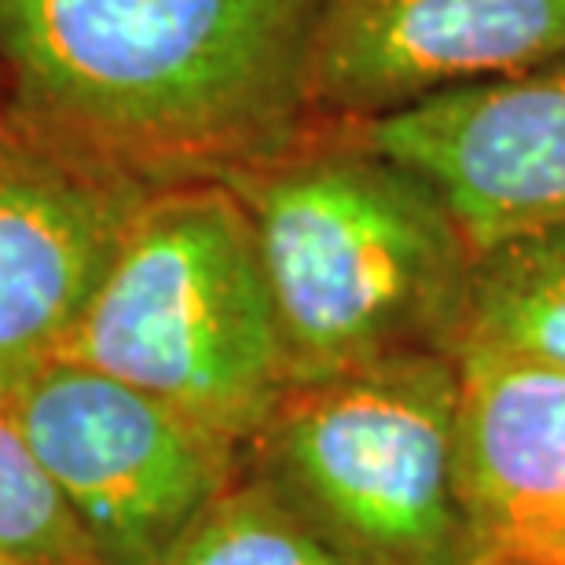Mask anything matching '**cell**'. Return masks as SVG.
<instances>
[{
  "mask_svg": "<svg viewBox=\"0 0 565 565\" xmlns=\"http://www.w3.org/2000/svg\"><path fill=\"white\" fill-rule=\"evenodd\" d=\"M327 0H0V115L147 188L221 180L320 126Z\"/></svg>",
  "mask_w": 565,
  "mask_h": 565,
  "instance_id": "obj_1",
  "label": "cell"
},
{
  "mask_svg": "<svg viewBox=\"0 0 565 565\" xmlns=\"http://www.w3.org/2000/svg\"><path fill=\"white\" fill-rule=\"evenodd\" d=\"M254 228L290 382L456 356L478 246L445 195L353 121L224 177Z\"/></svg>",
  "mask_w": 565,
  "mask_h": 565,
  "instance_id": "obj_2",
  "label": "cell"
},
{
  "mask_svg": "<svg viewBox=\"0 0 565 565\" xmlns=\"http://www.w3.org/2000/svg\"><path fill=\"white\" fill-rule=\"evenodd\" d=\"M63 360L250 448L294 382L239 199L217 180L158 188Z\"/></svg>",
  "mask_w": 565,
  "mask_h": 565,
  "instance_id": "obj_3",
  "label": "cell"
},
{
  "mask_svg": "<svg viewBox=\"0 0 565 565\" xmlns=\"http://www.w3.org/2000/svg\"><path fill=\"white\" fill-rule=\"evenodd\" d=\"M456 356L294 386L246 448L345 565H478L456 492Z\"/></svg>",
  "mask_w": 565,
  "mask_h": 565,
  "instance_id": "obj_4",
  "label": "cell"
},
{
  "mask_svg": "<svg viewBox=\"0 0 565 565\" xmlns=\"http://www.w3.org/2000/svg\"><path fill=\"white\" fill-rule=\"evenodd\" d=\"M99 565H158L246 470V448L104 371L55 360L8 404Z\"/></svg>",
  "mask_w": 565,
  "mask_h": 565,
  "instance_id": "obj_5",
  "label": "cell"
},
{
  "mask_svg": "<svg viewBox=\"0 0 565 565\" xmlns=\"http://www.w3.org/2000/svg\"><path fill=\"white\" fill-rule=\"evenodd\" d=\"M151 195L104 158L0 115V408L63 360Z\"/></svg>",
  "mask_w": 565,
  "mask_h": 565,
  "instance_id": "obj_6",
  "label": "cell"
},
{
  "mask_svg": "<svg viewBox=\"0 0 565 565\" xmlns=\"http://www.w3.org/2000/svg\"><path fill=\"white\" fill-rule=\"evenodd\" d=\"M565 63V0H327L309 55L320 121H371Z\"/></svg>",
  "mask_w": 565,
  "mask_h": 565,
  "instance_id": "obj_7",
  "label": "cell"
},
{
  "mask_svg": "<svg viewBox=\"0 0 565 565\" xmlns=\"http://www.w3.org/2000/svg\"><path fill=\"white\" fill-rule=\"evenodd\" d=\"M353 126L423 173L478 250L565 224V63Z\"/></svg>",
  "mask_w": 565,
  "mask_h": 565,
  "instance_id": "obj_8",
  "label": "cell"
},
{
  "mask_svg": "<svg viewBox=\"0 0 565 565\" xmlns=\"http://www.w3.org/2000/svg\"><path fill=\"white\" fill-rule=\"evenodd\" d=\"M456 492L478 565H565V371L456 353Z\"/></svg>",
  "mask_w": 565,
  "mask_h": 565,
  "instance_id": "obj_9",
  "label": "cell"
},
{
  "mask_svg": "<svg viewBox=\"0 0 565 565\" xmlns=\"http://www.w3.org/2000/svg\"><path fill=\"white\" fill-rule=\"evenodd\" d=\"M462 345L500 349L565 371V224L478 250Z\"/></svg>",
  "mask_w": 565,
  "mask_h": 565,
  "instance_id": "obj_10",
  "label": "cell"
},
{
  "mask_svg": "<svg viewBox=\"0 0 565 565\" xmlns=\"http://www.w3.org/2000/svg\"><path fill=\"white\" fill-rule=\"evenodd\" d=\"M158 565H345L262 478L243 470Z\"/></svg>",
  "mask_w": 565,
  "mask_h": 565,
  "instance_id": "obj_11",
  "label": "cell"
},
{
  "mask_svg": "<svg viewBox=\"0 0 565 565\" xmlns=\"http://www.w3.org/2000/svg\"><path fill=\"white\" fill-rule=\"evenodd\" d=\"M0 562L99 565L88 536L8 408H0Z\"/></svg>",
  "mask_w": 565,
  "mask_h": 565,
  "instance_id": "obj_12",
  "label": "cell"
},
{
  "mask_svg": "<svg viewBox=\"0 0 565 565\" xmlns=\"http://www.w3.org/2000/svg\"><path fill=\"white\" fill-rule=\"evenodd\" d=\"M0 110H4V85H0Z\"/></svg>",
  "mask_w": 565,
  "mask_h": 565,
  "instance_id": "obj_13",
  "label": "cell"
},
{
  "mask_svg": "<svg viewBox=\"0 0 565 565\" xmlns=\"http://www.w3.org/2000/svg\"><path fill=\"white\" fill-rule=\"evenodd\" d=\"M0 565H4V562H0Z\"/></svg>",
  "mask_w": 565,
  "mask_h": 565,
  "instance_id": "obj_14",
  "label": "cell"
}]
</instances>
